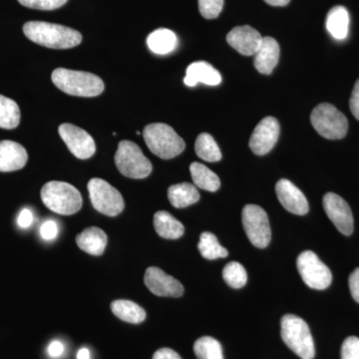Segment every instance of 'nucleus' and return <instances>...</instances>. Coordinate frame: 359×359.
Instances as JSON below:
<instances>
[{
  "label": "nucleus",
  "mask_w": 359,
  "mask_h": 359,
  "mask_svg": "<svg viewBox=\"0 0 359 359\" xmlns=\"http://www.w3.org/2000/svg\"><path fill=\"white\" fill-rule=\"evenodd\" d=\"M58 132L70 152L78 159H89L95 154V141L85 130L65 123L59 126Z\"/></svg>",
  "instance_id": "obj_11"
},
{
  "label": "nucleus",
  "mask_w": 359,
  "mask_h": 359,
  "mask_svg": "<svg viewBox=\"0 0 359 359\" xmlns=\"http://www.w3.org/2000/svg\"><path fill=\"white\" fill-rule=\"evenodd\" d=\"M108 238L105 231L97 226L85 229L76 237V244L80 250L91 256H101L107 245Z\"/></svg>",
  "instance_id": "obj_20"
},
{
  "label": "nucleus",
  "mask_w": 359,
  "mask_h": 359,
  "mask_svg": "<svg viewBox=\"0 0 359 359\" xmlns=\"http://www.w3.org/2000/svg\"><path fill=\"white\" fill-rule=\"evenodd\" d=\"M282 339L302 359H313L316 348L308 323L299 316L287 314L280 321Z\"/></svg>",
  "instance_id": "obj_5"
},
{
  "label": "nucleus",
  "mask_w": 359,
  "mask_h": 359,
  "mask_svg": "<svg viewBox=\"0 0 359 359\" xmlns=\"http://www.w3.org/2000/svg\"><path fill=\"white\" fill-rule=\"evenodd\" d=\"M195 150L198 157L207 162H218L222 159V153L218 144L210 134L202 133L198 136Z\"/></svg>",
  "instance_id": "obj_28"
},
{
  "label": "nucleus",
  "mask_w": 359,
  "mask_h": 359,
  "mask_svg": "<svg viewBox=\"0 0 359 359\" xmlns=\"http://www.w3.org/2000/svg\"><path fill=\"white\" fill-rule=\"evenodd\" d=\"M77 359H90V353L87 348H81L77 353Z\"/></svg>",
  "instance_id": "obj_42"
},
{
  "label": "nucleus",
  "mask_w": 359,
  "mask_h": 359,
  "mask_svg": "<svg viewBox=\"0 0 359 359\" xmlns=\"http://www.w3.org/2000/svg\"><path fill=\"white\" fill-rule=\"evenodd\" d=\"M144 283L148 290L158 297H180L184 294L183 285L178 280L156 266L147 269Z\"/></svg>",
  "instance_id": "obj_14"
},
{
  "label": "nucleus",
  "mask_w": 359,
  "mask_h": 359,
  "mask_svg": "<svg viewBox=\"0 0 359 359\" xmlns=\"http://www.w3.org/2000/svg\"><path fill=\"white\" fill-rule=\"evenodd\" d=\"M323 208L328 218L344 236L353 233V216L346 201L334 193H327L323 197Z\"/></svg>",
  "instance_id": "obj_12"
},
{
  "label": "nucleus",
  "mask_w": 359,
  "mask_h": 359,
  "mask_svg": "<svg viewBox=\"0 0 359 359\" xmlns=\"http://www.w3.org/2000/svg\"><path fill=\"white\" fill-rule=\"evenodd\" d=\"M20 122V106L13 99L0 95V128H16Z\"/></svg>",
  "instance_id": "obj_27"
},
{
  "label": "nucleus",
  "mask_w": 359,
  "mask_h": 359,
  "mask_svg": "<svg viewBox=\"0 0 359 359\" xmlns=\"http://www.w3.org/2000/svg\"><path fill=\"white\" fill-rule=\"evenodd\" d=\"M349 14L346 7L334 6L327 16V29L334 39L344 40L348 34Z\"/></svg>",
  "instance_id": "obj_24"
},
{
  "label": "nucleus",
  "mask_w": 359,
  "mask_h": 359,
  "mask_svg": "<svg viewBox=\"0 0 359 359\" xmlns=\"http://www.w3.org/2000/svg\"><path fill=\"white\" fill-rule=\"evenodd\" d=\"M194 351L198 359H224L221 344L211 337L198 339L194 344Z\"/></svg>",
  "instance_id": "obj_30"
},
{
  "label": "nucleus",
  "mask_w": 359,
  "mask_h": 359,
  "mask_svg": "<svg viewBox=\"0 0 359 359\" xmlns=\"http://www.w3.org/2000/svg\"><path fill=\"white\" fill-rule=\"evenodd\" d=\"M153 359H182L176 351L171 348H161L156 351Z\"/></svg>",
  "instance_id": "obj_39"
},
{
  "label": "nucleus",
  "mask_w": 359,
  "mask_h": 359,
  "mask_svg": "<svg viewBox=\"0 0 359 359\" xmlns=\"http://www.w3.org/2000/svg\"><path fill=\"white\" fill-rule=\"evenodd\" d=\"M65 353V346L58 340L51 342L48 346V354L51 358H59Z\"/></svg>",
  "instance_id": "obj_40"
},
{
  "label": "nucleus",
  "mask_w": 359,
  "mask_h": 359,
  "mask_svg": "<svg viewBox=\"0 0 359 359\" xmlns=\"http://www.w3.org/2000/svg\"><path fill=\"white\" fill-rule=\"evenodd\" d=\"M263 37L249 25L237 26L226 35V41L238 53L245 56L255 55Z\"/></svg>",
  "instance_id": "obj_16"
},
{
  "label": "nucleus",
  "mask_w": 359,
  "mask_h": 359,
  "mask_svg": "<svg viewBox=\"0 0 359 359\" xmlns=\"http://www.w3.org/2000/svg\"><path fill=\"white\" fill-rule=\"evenodd\" d=\"M311 122L323 138L339 140L344 138L348 130V121L344 113L330 103H321L314 108Z\"/></svg>",
  "instance_id": "obj_7"
},
{
  "label": "nucleus",
  "mask_w": 359,
  "mask_h": 359,
  "mask_svg": "<svg viewBox=\"0 0 359 359\" xmlns=\"http://www.w3.org/2000/svg\"><path fill=\"white\" fill-rule=\"evenodd\" d=\"M43 204L56 214L70 216L81 210V194L74 186L65 182L52 181L45 184L41 189Z\"/></svg>",
  "instance_id": "obj_3"
},
{
  "label": "nucleus",
  "mask_w": 359,
  "mask_h": 359,
  "mask_svg": "<svg viewBox=\"0 0 359 359\" xmlns=\"http://www.w3.org/2000/svg\"><path fill=\"white\" fill-rule=\"evenodd\" d=\"M23 32L28 39L47 48H73L82 42L81 33L77 30L44 21L26 22Z\"/></svg>",
  "instance_id": "obj_1"
},
{
  "label": "nucleus",
  "mask_w": 359,
  "mask_h": 359,
  "mask_svg": "<svg viewBox=\"0 0 359 359\" xmlns=\"http://www.w3.org/2000/svg\"><path fill=\"white\" fill-rule=\"evenodd\" d=\"M201 255L207 259H216L219 257H228V250L223 245H219L218 238L214 233L205 231L201 235L199 245H198Z\"/></svg>",
  "instance_id": "obj_29"
},
{
  "label": "nucleus",
  "mask_w": 359,
  "mask_h": 359,
  "mask_svg": "<svg viewBox=\"0 0 359 359\" xmlns=\"http://www.w3.org/2000/svg\"><path fill=\"white\" fill-rule=\"evenodd\" d=\"M280 45L273 37H263L256 53L254 65L262 74L269 75L273 72L280 59Z\"/></svg>",
  "instance_id": "obj_18"
},
{
  "label": "nucleus",
  "mask_w": 359,
  "mask_h": 359,
  "mask_svg": "<svg viewBox=\"0 0 359 359\" xmlns=\"http://www.w3.org/2000/svg\"><path fill=\"white\" fill-rule=\"evenodd\" d=\"M280 124L275 117H266L257 125L250 139V148L257 156L268 154L280 137Z\"/></svg>",
  "instance_id": "obj_13"
},
{
  "label": "nucleus",
  "mask_w": 359,
  "mask_h": 359,
  "mask_svg": "<svg viewBox=\"0 0 359 359\" xmlns=\"http://www.w3.org/2000/svg\"><path fill=\"white\" fill-rule=\"evenodd\" d=\"M341 359H359V339L349 337L341 346Z\"/></svg>",
  "instance_id": "obj_34"
},
{
  "label": "nucleus",
  "mask_w": 359,
  "mask_h": 359,
  "mask_svg": "<svg viewBox=\"0 0 359 359\" xmlns=\"http://www.w3.org/2000/svg\"><path fill=\"white\" fill-rule=\"evenodd\" d=\"M25 148L14 141H0V172H13L22 169L27 163Z\"/></svg>",
  "instance_id": "obj_17"
},
{
  "label": "nucleus",
  "mask_w": 359,
  "mask_h": 359,
  "mask_svg": "<svg viewBox=\"0 0 359 359\" xmlns=\"http://www.w3.org/2000/svg\"><path fill=\"white\" fill-rule=\"evenodd\" d=\"M52 82L68 95L96 97L104 91V82L100 77L84 71L57 68L53 71Z\"/></svg>",
  "instance_id": "obj_2"
},
{
  "label": "nucleus",
  "mask_w": 359,
  "mask_h": 359,
  "mask_svg": "<svg viewBox=\"0 0 359 359\" xmlns=\"http://www.w3.org/2000/svg\"><path fill=\"white\" fill-rule=\"evenodd\" d=\"M178 39L172 30L159 28L149 35L147 44L149 49L155 54L166 55L176 49Z\"/></svg>",
  "instance_id": "obj_23"
},
{
  "label": "nucleus",
  "mask_w": 359,
  "mask_h": 359,
  "mask_svg": "<svg viewBox=\"0 0 359 359\" xmlns=\"http://www.w3.org/2000/svg\"><path fill=\"white\" fill-rule=\"evenodd\" d=\"M348 283L354 301L359 304V268L354 269L349 276Z\"/></svg>",
  "instance_id": "obj_36"
},
{
  "label": "nucleus",
  "mask_w": 359,
  "mask_h": 359,
  "mask_svg": "<svg viewBox=\"0 0 359 359\" xmlns=\"http://www.w3.org/2000/svg\"><path fill=\"white\" fill-rule=\"evenodd\" d=\"M276 192L278 201L287 211L299 216L308 214L309 205L306 196L289 180H280L276 183Z\"/></svg>",
  "instance_id": "obj_15"
},
{
  "label": "nucleus",
  "mask_w": 359,
  "mask_h": 359,
  "mask_svg": "<svg viewBox=\"0 0 359 359\" xmlns=\"http://www.w3.org/2000/svg\"><path fill=\"white\" fill-rule=\"evenodd\" d=\"M297 266L302 280L311 289L323 290L332 285V271L311 250L299 255Z\"/></svg>",
  "instance_id": "obj_9"
},
{
  "label": "nucleus",
  "mask_w": 359,
  "mask_h": 359,
  "mask_svg": "<svg viewBox=\"0 0 359 359\" xmlns=\"http://www.w3.org/2000/svg\"><path fill=\"white\" fill-rule=\"evenodd\" d=\"M68 0H18L21 6L39 11H54L65 6Z\"/></svg>",
  "instance_id": "obj_33"
},
{
  "label": "nucleus",
  "mask_w": 359,
  "mask_h": 359,
  "mask_svg": "<svg viewBox=\"0 0 359 359\" xmlns=\"http://www.w3.org/2000/svg\"><path fill=\"white\" fill-rule=\"evenodd\" d=\"M58 235V226L56 222L49 219V221L44 222L42 226H40V236L45 241L54 240Z\"/></svg>",
  "instance_id": "obj_35"
},
{
  "label": "nucleus",
  "mask_w": 359,
  "mask_h": 359,
  "mask_svg": "<svg viewBox=\"0 0 359 359\" xmlns=\"http://www.w3.org/2000/svg\"><path fill=\"white\" fill-rule=\"evenodd\" d=\"M33 222V215L30 210L25 209L21 211L18 217V223L20 228L27 229L32 226Z\"/></svg>",
  "instance_id": "obj_38"
},
{
  "label": "nucleus",
  "mask_w": 359,
  "mask_h": 359,
  "mask_svg": "<svg viewBox=\"0 0 359 359\" xmlns=\"http://www.w3.org/2000/svg\"><path fill=\"white\" fill-rule=\"evenodd\" d=\"M154 226L160 237L167 240H177L184 235L183 224L175 219L170 212H157L154 216Z\"/></svg>",
  "instance_id": "obj_22"
},
{
  "label": "nucleus",
  "mask_w": 359,
  "mask_h": 359,
  "mask_svg": "<svg viewBox=\"0 0 359 359\" xmlns=\"http://www.w3.org/2000/svg\"><path fill=\"white\" fill-rule=\"evenodd\" d=\"M115 164L127 178L144 179L152 173L153 166L140 147L131 141H121L115 154Z\"/></svg>",
  "instance_id": "obj_6"
},
{
  "label": "nucleus",
  "mask_w": 359,
  "mask_h": 359,
  "mask_svg": "<svg viewBox=\"0 0 359 359\" xmlns=\"http://www.w3.org/2000/svg\"><path fill=\"white\" fill-rule=\"evenodd\" d=\"M143 136L151 152L161 159L177 157L186 148L185 141L171 126L164 123L147 125L144 129Z\"/></svg>",
  "instance_id": "obj_4"
},
{
  "label": "nucleus",
  "mask_w": 359,
  "mask_h": 359,
  "mask_svg": "<svg viewBox=\"0 0 359 359\" xmlns=\"http://www.w3.org/2000/svg\"><path fill=\"white\" fill-rule=\"evenodd\" d=\"M111 311L119 320L126 323H143L146 318V311L139 304H135L127 299H118L111 304Z\"/></svg>",
  "instance_id": "obj_25"
},
{
  "label": "nucleus",
  "mask_w": 359,
  "mask_h": 359,
  "mask_svg": "<svg viewBox=\"0 0 359 359\" xmlns=\"http://www.w3.org/2000/svg\"><path fill=\"white\" fill-rule=\"evenodd\" d=\"M90 200L96 211L106 216L116 217L125 208L121 194L102 179H91L88 183Z\"/></svg>",
  "instance_id": "obj_8"
},
{
  "label": "nucleus",
  "mask_w": 359,
  "mask_h": 359,
  "mask_svg": "<svg viewBox=\"0 0 359 359\" xmlns=\"http://www.w3.org/2000/svg\"><path fill=\"white\" fill-rule=\"evenodd\" d=\"M242 215L245 235L250 243L259 249L268 247L271 231L268 215L263 208L257 205H247Z\"/></svg>",
  "instance_id": "obj_10"
},
{
  "label": "nucleus",
  "mask_w": 359,
  "mask_h": 359,
  "mask_svg": "<svg viewBox=\"0 0 359 359\" xmlns=\"http://www.w3.org/2000/svg\"><path fill=\"white\" fill-rule=\"evenodd\" d=\"M199 11L205 20H214L218 18L223 11L224 0H198Z\"/></svg>",
  "instance_id": "obj_32"
},
{
  "label": "nucleus",
  "mask_w": 359,
  "mask_h": 359,
  "mask_svg": "<svg viewBox=\"0 0 359 359\" xmlns=\"http://www.w3.org/2000/svg\"><path fill=\"white\" fill-rule=\"evenodd\" d=\"M349 107L354 117L359 121V79L354 85L353 93H351V100H349Z\"/></svg>",
  "instance_id": "obj_37"
},
{
  "label": "nucleus",
  "mask_w": 359,
  "mask_h": 359,
  "mask_svg": "<svg viewBox=\"0 0 359 359\" xmlns=\"http://www.w3.org/2000/svg\"><path fill=\"white\" fill-rule=\"evenodd\" d=\"M224 282L233 289H241L245 287L248 282V275L245 269L237 262H231L223 269Z\"/></svg>",
  "instance_id": "obj_31"
},
{
  "label": "nucleus",
  "mask_w": 359,
  "mask_h": 359,
  "mask_svg": "<svg viewBox=\"0 0 359 359\" xmlns=\"http://www.w3.org/2000/svg\"><path fill=\"white\" fill-rule=\"evenodd\" d=\"M190 172L194 184L198 188L209 191V192H216L219 190V186H221L219 177L205 165L194 162L191 164Z\"/></svg>",
  "instance_id": "obj_26"
},
{
  "label": "nucleus",
  "mask_w": 359,
  "mask_h": 359,
  "mask_svg": "<svg viewBox=\"0 0 359 359\" xmlns=\"http://www.w3.org/2000/svg\"><path fill=\"white\" fill-rule=\"evenodd\" d=\"M204 83L210 86L221 84L222 76L216 68L205 61H197L187 68L184 83L189 87L196 86L198 83Z\"/></svg>",
  "instance_id": "obj_19"
},
{
  "label": "nucleus",
  "mask_w": 359,
  "mask_h": 359,
  "mask_svg": "<svg viewBox=\"0 0 359 359\" xmlns=\"http://www.w3.org/2000/svg\"><path fill=\"white\" fill-rule=\"evenodd\" d=\"M269 6H285L290 4V0H264Z\"/></svg>",
  "instance_id": "obj_41"
},
{
  "label": "nucleus",
  "mask_w": 359,
  "mask_h": 359,
  "mask_svg": "<svg viewBox=\"0 0 359 359\" xmlns=\"http://www.w3.org/2000/svg\"><path fill=\"white\" fill-rule=\"evenodd\" d=\"M168 199L175 208L182 209L199 202L200 193L193 184L180 183L168 189Z\"/></svg>",
  "instance_id": "obj_21"
}]
</instances>
